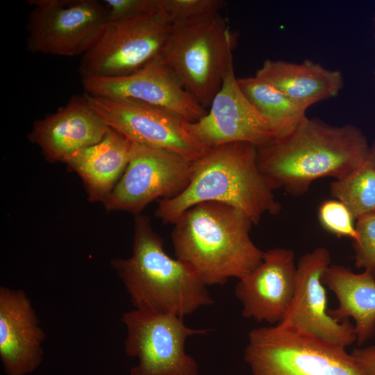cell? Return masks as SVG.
I'll return each instance as SVG.
<instances>
[{
    "label": "cell",
    "instance_id": "25",
    "mask_svg": "<svg viewBox=\"0 0 375 375\" xmlns=\"http://www.w3.org/2000/svg\"><path fill=\"white\" fill-rule=\"evenodd\" d=\"M356 240L353 241L356 266L375 277V212L356 219Z\"/></svg>",
    "mask_w": 375,
    "mask_h": 375
},
{
    "label": "cell",
    "instance_id": "16",
    "mask_svg": "<svg viewBox=\"0 0 375 375\" xmlns=\"http://www.w3.org/2000/svg\"><path fill=\"white\" fill-rule=\"evenodd\" d=\"M110 127L84 96L74 95L56 112L36 120L28 135L47 160L62 162L101 141Z\"/></svg>",
    "mask_w": 375,
    "mask_h": 375
},
{
    "label": "cell",
    "instance_id": "17",
    "mask_svg": "<svg viewBox=\"0 0 375 375\" xmlns=\"http://www.w3.org/2000/svg\"><path fill=\"white\" fill-rule=\"evenodd\" d=\"M45 333L22 290L0 288V358L6 375H27L43 360Z\"/></svg>",
    "mask_w": 375,
    "mask_h": 375
},
{
    "label": "cell",
    "instance_id": "24",
    "mask_svg": "<svg viewBox=\"0 0 375 375\" xmlns=\"http://www.w3.org/2000/svg\"><path fill=\"white\" fill-rule=\"evenodd\" d=\"M318 219L322 226L329 233L356 240L355 218L341 201L333 199L323 201L318 208Z\"/></svg>",
    "mask_w": 375,
    "mask_h": 375
},
{
    "label": "cell",
    "instance_id": "23",
    "mask_svg": "<svg viewBox=\"0 0 375 375\" xmlns=\"http://www.w3.org/2000/svg\"><path fill=\"white\" fill-rule=\"evenodd\" d=\"M224 3L222 0H158V8L174 24L219 13Z\"/></svg>",
    "mask_w": 375,
    "mask_h": 375
},
{
    "label": "cell",
    "instance_id": "18",
    "mask_svg": "<svg viewBox=\"0 0 375 375\" xmlns=\"http://www.w3.org/2000/svg\"><path fill=\"white\" fill-rule=\"evenodd\" d=\"M255 76L306 110L313 104L337 97L344 87L339 70L309 60L296 63L267 59Z\"/></svg>",
    "mask_w": 375,
    "mask_h": 375
},
{
    "label": "cell",
    "instance_id": "5",
    "mask_svg": "<svg viewBox=\"0 0 375 375\" xmlns=\"http://www.w3.org/2000/svg\"><path fill=\"white\" fill-rule=\"evenodd\" d=\"M237 36L219 12L172 24L159 58L207 109L233 65Z\"/></svg>",
    "mask_w": 375,
    "mask_h": 375
},
{
    "label": "cell",
    "instance_id": "9",
    "mask_svg": "<svg viewBox=\"0 0 375 375\" xmlns=\"http://www.w3.org/2000/svg\"><path fill=\"white\" fill-rule=\"evenodd\" d=\"M124 350L138 363L130 375H199L196 360L185 351L189 337L207 333V329L187 326L183 317L135 309L126 312Z\"/></svg>",
    "mask_w": 375,
    "mask_h": 375
},
{
    "label": "cell",
    "instance_id": "20",
    "mask_svg": "<svg viewBox=\"0 0 375 375\" xmlns=\"http://www.w3.org/2000/svg\"><path fill=\"white\" fill-rule=\"evenodd\" d=\"M323 283L335 295L338 306L328 314L343 322L352 318L358 345L375 335V277L367 271L354 273L331 264L323 276Z\"/></svg>",
    "mask_w": 375,
    "mask_h": 375
},
{
    "label": "cell",
    "instance_id": "19",
    "mask_svg": "<svg viewBox=\"0 0 375 375\" xmlns=\"http://www.w3.org/2000/svg\"><path fill=\"white\" fill-rule=\"evenodd\" d=\"M132 142L110 128L99 142L68 158L65 163L82 179L90 201L104 202L123 175Z\"/></svg>",
    "mask_w": 375,
    "mask_h": 375
},
{
    "label": "cell",
    "instance_id": "22",
    "mask_svg": "<svg viewBox=\"0 0 375 375\" xmlns=\"http://www.w3.org/2000/svg\"><path fill=\"white\" fill-rule=\"evenodd\" d=\"M330 192L348 207L355 219L375 212V140L360 165L331 183Z\"/></svg>",
    "mask_w": 375,
    "mask_h": 375
},
{
    "label": "cell",
    "instance_id": "13",
    "mask_svg": "<svg viewBox=\"0 0 375 375\" xmlns=\"http://www.w3.org/2000/svg\"><path fill=\"white\" fill-rule=\"evenodd\" d=\"M331 264L324 247L303 254L297 263L294 293L289 308L278 324L294 328L344 347L356 342L354 325L340 322L328 314L323 276Z\"/></svg>",
    "mask_w": 375,
    "mask_h": 375
},
{
    "label": "cell",
    "instance_id": "1",
    "mask_svg": "<svg viewBox=\"0 0 375 375\" xmlns=\"http://www.w3.org/2000/svg\"><path fill=\"white\" fill-rule=\"evenodd\" d=\"M369 145L354 125L307 117L288 135L257 148L258 165L275 189L299 196L315 180L346 176L364 160Z\"/></svg>",
    "mask_w": 375,
    "mask_h": 375
},
{
    "label": "cell",
    "instance_id": "2",
    "mask_svg": "<svg viewBox=\"0 0 375 375\" xmlns=\"http://www.w3.org/2000/svg\"><path fill=\"white\" fill-rule=\"evenodd\" d=\"M275 188L260 171L257 147L246 142L211 147L194 161L185 188L176 196L158 201L156 215L174 224L188 209L200 203L218 202L244 212L253 224L265 215H277L281 205Z\"/></svg>",
    "mask_w": 375,
    "mask_h": 375
},
{
    "label": "cell",
    "instance_id": "6",
    "mask_svg": "<svg viewBox=\"0 0 375 375\" xmlns=\"http://www.w3.org/2000/svg\"><path fill=\"white\" fill-rule=\"evenodd\" d=\"M244 359L251 375H367L346 347L279 324L252 329Z\"/></svg>",
    "mask_w": 375,
    "mask_h": 375
},
{
    "label": "cell",
    "instance_id": "3",
    "mask_svg": "<svg viewBox=\"0 0 375 375\" xmlns=\"http://www.w3.org/2000/svg\"><path fill=\"white\" fill-rule=\"evenodd\" d=\"M253 224L242 211L218 202L200 203L174 224L176 258L188 265L206 285L242 278L262 262L264 251L252 241Z\"/></svg>",
    "mask_w": 375,
    "mask_h": 375
},
{
    "label": "cell",
    "instance_id": "7",
    "mask_svg": "<svg viewBox=\"0 0 375 375\" xmlns=\"http://www.w3.org/2000/svg\"><path fill=\"white\" fill-rule=\"evenodd\" d=\"M172 24L160 11L108 22L94 45L81 56L82 76L133 73L160 56Z\"/></svg>",
    "mask_w": 375,
    "mask_h": 375
},
{
    "label": "cell",
    "instance_id": "29",
    "mask_svg": "<svg viewBox=\"0 0 375 375\" xmlns=\"http://www.w3.org/2000/svg\"><path fill=\"white\" fill-rule=\"evenodd\" d=\"M374 78H375V72H374Z\"/></svg>",
    "mask_w": 375,
    "mask_h": 375
},
{
    "label": "cell",
    "instance_id": "11",
    "mask_svg": "<svg viewBox=\"0 0 375 375\" xmlns=\"http://www.w3.org/2000/svg\"><path fill=\"white\" fill-rule=\"evenodd\" d=\"M83 94L110 128L133 143L167 150L190 161L210 148L188 131V122L167 110L131 99Z\"/></svg>",
    "mask_w": 375,
    "mask_h": 375
},
{
    "label": "cell",
    "instance_id": "12",
    "mask_svg": "<svg viewBox=\"0 0 375 375\" xmlns=\"http://www.w3.org/2000/svg\"><path fill=\"white\" fill-rule=\"evenodd\" d=\"M82 83L88 94L138 101L167 110L188 122L199 120L208 112L159 57L133 73L84 77Z\"/></svg>",
    "mask_w": 375,
    "mask_h": 375
},
{
    "label": "cell",
    "instance_id": "28",
    "mask_svg": "<svg viewBox=\"0 0 375 375\" xmlns=\"http://www.w3.org/2000/svg\"><path fill=\"white\" fill-rule=\"evenodd\" d=\"M374 26H375V15H374Z\"/></svg>",
    "mask_w": 375,
    "mask_h": 375
},
{
    "label": "cell",
    "instance_id": "15",
    "mask_svg": "<svg viewBox=\"0 0 375 375\" xmlns=\"http://www.w3.org/2000/svg\"><path fill=\"white\" fill-rule=\"evenodd\" d=\"M296 278L292 250L273 248L265 251L261 263L235 285L243 316L258 322L280 323L292 299Z\"/></svg>",
    "mask_w": 375,
    "mask_h": 375
},
{
    "label": "cell",
    "instance_id": "27",
    "mask_svg": "<svg viewBox=\"0 0 375 375\" xmlns=\"http://www.w3.org/2000/svg\"><path fill=\"white\" fill-rule=\"evenodd\" d=\"M351 354L367 375H375V346L354 349Z\"/></svg>",
    "mask_w": 375,
    "mask_h": 375
},
{
    "label": "cell",
    "instance_id": "8",
    "mask_svg": "<svg viewBox=\"0 0 375 375\" xmlns=\"http://www.w3.org/2000/svg\"><path fill=\"white\" fill-rule=\"evenodd\" d=\"M28 49L59 56H81L108 23L106 8L97 0H29Z\"/></svg>",
    "mask_w": 375,
    "mask_h": 375
},
{
    "label": "cell",
    "instance_id": "21",
    "mask_svg": "<svg viewBox=\"0 0 375 375\" xmlns=\"http://www.w3.org/2000/svg\"><path fill=\"white\" fill-rule=\"evenodd\" d=\"M238 83L251 104L269 122L276 138L288 135L307 117L306 110L260 78H238Z\"/></svg>",
    "mask_w": 375,
    "mask_h": 375
},
{
    "label": "cell",
    "instance_id": "4",
    "mask_svg": "<svg viewBox=\"0 0 375 375\" xmlns=\"http://www.w3.org/2000/svg\"><path fill=\"white\" fill-rule=\"evenodd\" d=\"M149 217L135 215L133 253L111 265L135 309L181 317L214 303L206 285L185 263L171 258Z\"/></svg>",
    "mask_w": 375,
    "mask_h": 375
},
{
    "label": "cell",
    "instance_id": "14",
    "mask_svg": "<svg viewBox=\"0 0 375 375\" xmlns=\"http://www.w3.org/2000/svg\"><path fill=\"white\" fill-rule=\"evenodd\" d=\"M187 129L209 147L246 142L258 148L276 139L269 122L254 108L240 88L233 67L228 71L209 110L199 120L188 122Z\"/></svg>",
    "mask_w": 375,
    "mask_h": 375
},
{
    "label": "cell",
    "instance_id": "26",
    "mask_svg": "<svg viewBox=\"0 0 375 375\" xmlns=\"http://www.w3.org/2000/svg\"><path fill=\"white\" fill-rule=\"evenodd\" d=\"M103 3L106 8L108 22L159 11L158 0H105Z\"/></svg>",
    "mask_w": 375,
    "mask_h": 375
},
{
    "label": "cell",
    "instance_id": "10",
    "mask_svg": "<svg viewBox=\"0 0 375 375\" xmlns=\"http://www.w3.org/2000/svg\"><path fill=\"white\" fill-rule=\"evenodd\" d=\"M194 161L167 150L132 142L130 160L104 201L108 211L139 215L155 200L171 199L190 182Z\"/></svg>",
    "mask_w": 375,
    "mask_h": 375
}]
</instances>
